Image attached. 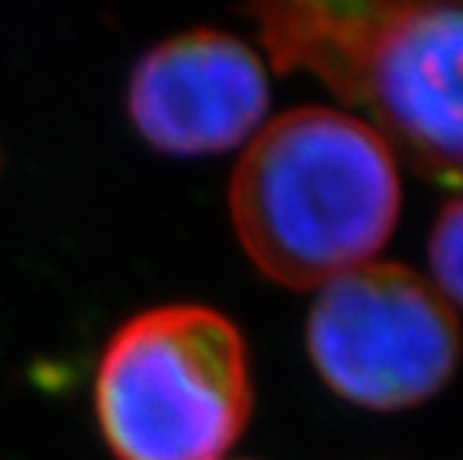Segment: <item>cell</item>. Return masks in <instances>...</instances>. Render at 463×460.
<instances>
[{
  "instance_id": "1",
  "label": "cell",
  "mask_w": 463,
  "mask_h": 460,
  "mask_svg": "<svg viewBox=\"0 0 463 460\" xmlns=\"http://www.w3.org/2000/svg\"><path fill=\"white\" fill-rule=\"evenodd\" d=\"M263 45L281 72H311L373 120L392 155L463 185V4L299 0L260 4Z\"/></svg>"
},
{
  "instance_id": "2",
  "label": "cell",
  "mask_w": 463,
  "mask_h": 460,
  "mask_svg": "<svg viewBox=\"0 0 463 460\" xmlns=\"http://www.w3.org/2000/svg\"><path fill=\"white\" fill-rule=\"evenodd\" d=\"M236 233L284 287H314L364 267L401 212L395 155L368 123L297 108L251 141L231 183Z\"/></svg>"
},
{
  "instance_id": "3",
  "label": "cell",
  "mask_w": 463,
  "mask_h": 460,
  "mask_svg": "<svg viewBox=\"0 0 463 460\" xmlns=\"http://www.w3.org/2000/svg\"><path fill=\"white\" fill-rule=\"evenodd\" d=\"M96 413L117 460H219L251 413L242 335L198 305L132 317L102 356Z\"/></svg>"
},
{
  "instance_id": "4",
  "label": "cell",
  "mask_w": 463,
  "mask_h": 460,
  "mask_svg": "<svg viewBox=\"0 0 463 460\" xmlns=\"http://www.w3.org/2000/svg\"><path fill=\"white\" fill-rule=\"evenodd\" d=\"M308 350L341 398L368 409L428 400L451 377L460 329L449 299L401 263H364L323 284Z\"/></svg>"
},
{
  "instance_id": "5",
  "label": "cell",
  "mask_w": 463,
  "mask_h": 460,
  "mask_svg": "<svg viewBox=\"0 0 463 460\" xmlns=\"http://www.w3.org/2000/svg\"><path fill=\"white\" fill-rule=\"evenodd\" d=\"M269 102L251 48L219 31H192L153 48L135 66L129 111L153 146L180 155L245 141Z\"/></svg>"
},
{
  "instance_id": "6",
  "label": "cell",
  "mask_w": 463,
  "mask_h": 460,
  "mask_svg": "<svg viewBox=\"0 0 463 460\" xmlns=\"http://www.w3.org/2000/svg\"><path fill=\"white\" fill-rule=\"evenodd\" d=\"M430 267L442 296L463 305V198L446 203L433 224Z\"/></svg>"
}]
</instances>
